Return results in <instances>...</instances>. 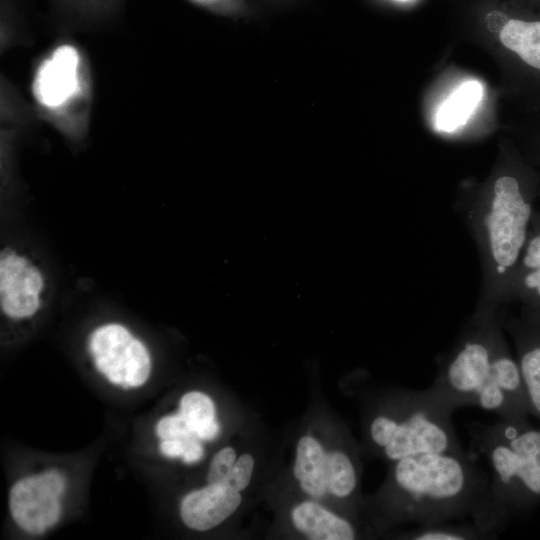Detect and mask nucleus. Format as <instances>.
I'll return each mask as SVG.
<instances>
[{
	"label": "nucleus",
	"mask_w": 540,
	"mask_h": 540,
	"mask_svg": "<svg viewBox=\"0 0 540 540\" xmlns=\"http://www.w3.org/2000/svg\"><path fill=\"white\" fill-rule=\"evenodd\" d=\"M502 309L476 303L454 345L437 360L428 389L452 412L472 405L499 419L528 421L526 391L501 324Z\"/></svg>",
	"instance_id": "nucleus-1"
},
{
	"label": "nucleus",
	"mask_w": 540,
	"mask_h": 540,
	"mask_svg": "<svg viewBox=\"0 0 540 540\" xmlns=\"http://www.w3.org/2000/svg\"><path fill=\"white\" fill-rule=\"evenodd\" d=\"M528 174L502 170L482 191L458 205L479 258V304L497 309L510 304L511 285L540 193Z\"/></svg>",
	"instance_id": "nucleus-2"
},
{
	"label": "nucleus",
	"mask_w": 540,
	"mask_h": 540,
	"mask_svg": "<svg viewBox=\"0 0 540 540\" xmlns=\"http://www.w3.org/2000/svg\"><path fill=\"white\" fill-rule=\"evenodd\" d=\"M393 463L385 513L394 524L472 518L490 479L475 456L464 450L412 455Z\"/></svg>",
	"instance_id": "nucleus-3"
},
{
	"label": "nucleus",
	"mask_w": 540,
	"mask_h": 540,
	"mask_svg": "<svg viewBox=\"0 0 540 540\" xmlns=\"http://www.w3.org/2000/svg\"><path fill=\"white\" fill-rule=\"evenodd\" d=\"M452 413L428 388L399 390L372 415L368 437L372 446L392 462L429 452H460L463 448Z\"/></svg>",
	"instance_id": "nucleus-4"
},
{
	"label": "nucleus",
	"mask_w": 540,
	"mask_h": 540,
	"mask_svg": "<svg viewBox=\"0 0 540 540\" xmlns=\"http://www.w3.org/2000/svg\"><path fill=\"white\" fill-rule=\"evenodd\" d=\"M469 433L473 446L491 469L486 493L471 521L485 539H492L512 519L540 504V466L515 451L487 424L473 423Z\"/></svg>",
	"instance_id": "nucleus-5"
},
{
	"label": "nucleus",
	"mask_w": 540,
	"mask_h": 540,
	"mask_svg": "<svg viewBox=\"0 0 540 540\" xmlns=\"http://www.w3.org/2000/svg\"><path fill=\"white\" fill-rule=\"evenodd\" d=\"M89 350L97 370L115 385L139 387L150 375L146 346L123 325L109 323L96 328L90 335Z\"/></svg>",
	"instance_id": "nucleus-6"
},
{
	"label": "nucleus",
	"mask_w": 540,
	"mask_h": 540,
	"mask_svg": "<svg viewBox=\"0 0 540 540\" xmlns=\"http://www.w3.org/2000/svg\"><path fill=\"white\" fill-rule=\"evenodd\" d=\"M46 277L28 254L12 247L0 253V308L11 319H26L41 308L46 296Z\"/></svg>",
	"instance_id": "nucleus-7"
},
{
	"label": "nucleus",
	"mask_w": 540,
	"mask_h": 540,
	"mask_svg": "<svg viewBox=\"0 0 540 540\" xmlns=\"http://www.w3.org/2000/svg\"><path fill=\"white\" fill-rule=\"evenodd\" d=\"M501 324L514 345L530 415L540 420V313L501 310Z\"/></svg>",
	"instance_id": "nucleus-8"
},
{
	"label": "nucleus",
	"mask_w": 540,
	"mask_h": 540,
	"mask_svg": "<svg viewBox=\"0 0 540 540\" xmlns=\"http://www.w3.org/2000/svg\"><path fill=\"white\" fill-rule=\"evenodd\" d=\"M240 503V492L231 486L224 483L208 484L182 499L180 516L188 528L205 531L226 520Z\"/></svg>",
	"instance_id": "nucleus-9"
},
{
	"label": "nucleus",
	"mask_w": 540,
	"mask_h": 540,
	"mask_svg": "<svg viewBox=\"0 0 540 540\" xmlns=\"http://www.w3.org/2000/svg\"><path fill=\"white\" fill-rule=\"evenodd\" d=\"M77 50L70 45L58 47L40 66L34 93L37 100L47 107H58L73 96L78 88Z\"/></svg>",
	"instance_id": "nucleus-10"
},
{
	"label": "nucleus",
	"mask_w": 540,
	"mask_h": 540,
	"mask_svg": "<svg viewBox=\"0 0 540 540\" xmlns=\"http://www.w3.org/2000/svg\"><path fill=\"white\" fill-rule=\"evenodd\" d=\"M540 313V210L535 211L529 236L510 290V304Z\"/></svg>",
	"instance_id": "nucleus-11"
},
{
	"label": "nucleus",
	"mask_w": 540,
	"mask_h": 540,
	"mask_svg": "<svg viewBox=\"0 0 540 540\" xmlns=\"http://www.w3.org/2000/svg\"><path fill=\"white\" fill-rule=\"evenodd\" d=\"M294 526L312 540H352L353 525L324 507L310 501L295 506L291 512Z\"/></svg>",
	"instance_id": "nucleus-12"
},
{
	"label": "nucleus",
	"mask_w": 540,
	"mask_h": 540,
	"mask_svg": "<svg viewBox=\"0 0 540 540\" xmlns=\"http://www.w3.org/2000/svg\"><path fill=\"white\" fill-rule=\"evenodd\" d=\"M294 475L302 490L313 497H321L328 491L326 454L319 442L310 436H303L298 441Z\"/></svg>",
	"instance_id": "nucleus-13"
},
{
	"label": "nucleus",
	"mask_w": 540,
	"mask_h": 540,
	"mask_svg": "<svg viewBox=\"0 0 540 540\" xmlns=\"http://www.w3.org/2000/svg\"><path fill=\"white\" fill-rule=\"evenodd\" d=\"M482 95L480 82L469 80L462 83L440 105L435 116L436 130L451 133L465 125L479 105Z\"/></svg>",
	"instance_id": "nucleus-14"
},
{
	"label": "nucleus",
	"mask_w": 540,
	"mask_h": 540,
	"mask_svg": "<svg viewBox=\"0 0 540 540\" xmlns=\"http://www.w3.org/2000/svg\"><path fill=\"white\" fill-rule=\"evenodd\" d=\"M499 38L523 62L540 70V20L511 18L501 28Z\"/></svg>",
	"instance_id": "nucleus-15"
},
{
	"label": "nucleus",
	"mask_w": 540,
	"mask_h": 540,
	"mask_svg": "<svg viewBox=\"0 0 540 540\" xmlns=\"http://www.w3.org/2000/svg\"><path fill=\"white\" fill-rule=\"evenodd\" d=\"M487 425L495 435L515 451L540 466V428L533 427L529 421L503 419Z\"/></svg>",
	"instance_id": "nucleus-16"
},
{
	"label": "nucleus",
	"mask_w": 540,
	"mask_h": 540,
	"mask_svg": "<svg viewBox=\"0 0 540 540\" xmlns=\"http://www.w3.org/2000/svg\"><path fill=\"white\" fill-rule=\"evenodd\" d=\"M327 490L338 498L351 496L358 483L357 469L351 457L340 450L326 454Z\"/></svg>",
	"instance_id": "nucleus-17"
},
{
	"label": "nucleus",
	"mask_w": 540,
	"mask_h": 540,
	"mask_svg": "<svg viewBox=\"0 0 540 540\" xmlns=\"http://www.w3.org/2000/svg\"><path fill=\"white\" fill-rule=\"evenodd\" d=\"M409 540H478L485 539L481 531L471 523L453 524L444 522L432 525H417L401 535Z\"/></svg>",
	"instance_id": "nucleus-18"
},
{
	"label": "nucleus",
	"mask_w": 540,
	"mask_h": 540,
	"mask_svg": "<svg viewBox=\"0 0 540 540\" xmlns=\"http://www.w3.org/2000/svg\"><path fill=\"white\" fill-rule=\"evenodd\" d=\"M179 413L195 432L215 420V406L209 396L199 391L184 394L180 400Z\"/></svg>",
	"instance_id": "nucleus-19"
},
{
	"label": "nucleus",
	"mask_w": 540,
	"mask_h": 540,
	"mask_svg": "<svg viewBox=\"0 0 540 540\" xmlns=\"http://www.w3.org/2000/svg\"><path fill=\"white\" fill-rule=\"evenodd\" d=\"M156 434L161 440H185L195 436L187 420L180 413L161 418L156 424Z\"/></svg>",
	"instance_id": "nucleus-20"
},
{
	"label": "nucleus",
	"mask_w": 540,
	"mask_h": 540,
	"mask_svg": "<svg viewBox=\"0 0 540 540\" xmlns=\"http://www.w3.org/2000/svg\"><path fill=\"white\" fill-rule=\"evenodd\" d=\"M253 469V457L250 454H243L236 459L222 483L240 492L249 485Z\"/></svg>",
	"instance_id": "nucleus-21"
},
{
	"label": "nucleus",
	"mask_w": 540,
	"mask_h": 540,
	"mask_svg": "<svg viewBox=\"0 0 540 540\" xmlns=\"http://www.w3.org/2000/svg\"><path fill=\"white\" fill-rule=\"evenodd\" d=\"M236 461V452L231 447L218 451L211 460L207 481L208 484L222 483Z\"/></svg>",
	"instance_id": "nucleus-22"
},
{
	"label": "nucleus",
	"mask_w": 540,
	"mask_h": 540,
	"mask_svg": "<svg viewBox=\"0 0 540 540\" xmlns=\"http://www.w3.org/2000/svg\"><path fill=\"white\" fill-rule=\"evenodd\" d=\"M183 442L185 450L182 459L185 463H194L203 457L204 450L202 444L200 443V439H198L196 436H192L183 440Z\"/></svg>",
	"instance_id": "nucleus-23"
},
{
	"label": "nucleus",
	"mask_w": 540,
	"mask_h": 540,
	"mask_svg": "<svg viewBox=\"0 0 540 540\" xmlns=\"http://www.w3.org/2000/svg\"><path fill=\"white\" fill-rule=\"evenodd\" d=\"M185 446L183 440L179 439H166L160 442L161 453L168 458L182 457L184 454Z\"/></svg>",
	"instance_id": "nucleus-24"
},
{
	"label": "nucleus",
	"mask_w": 540,
	"mask_h": 540,
	"mask_svg": "<svg viewBox=\"0 0 540 540\" xmlns=\"http://www.w3.org/2000/svg\"><path fill=\"white\" fill-rule=\"evenodd\" d=\"M220 432L219 423L214 420L213 422L206 424L205 426L199 428L195 432V436L200 440H212L215 439Z\"/></svg>",
	"instance_id": "nucleus-25"
},
{
	"label": "nucleus",
	"mask_w": 540,
	"mask_h": 540,
	"mask_svg": "<svg viewBox=\"0 0 540 540\" xmlns=\"http://www.w3.org/2000/svg\"><path fill=\"white\" fill-rule=\"evenodd\" d=\"M60 514H61V504H60L59 498L50 500L48 502V508H47L49 527L54 526L58 522Z\"/></svg>",
	"instance_id": "nucleus-26"
},
{
	"label": "nucleus",
	"mask_w": 540,
	"mask_h": 540,
	"mask_svg": "<svg viewBox=\"0 0 540 540\" xmlns=\"http://www.w3.org/2000/svg\"><path fill=\"white\" fill-rule=\"evenodd\" d=\"M55 492L58 496H61L65 490V477L62 473L58 472L54 479Z\"/></svg>",
	"instance_id": "nucleus-27"
},
{
	"label": "nucleus",
	"mask_w": 540,
	"mask_h": 540,
	"mask_svg": "<svg viewBox=\"0 0 540 540\" xmlns=\"http://www.w3.org/2000/svg\"><path fill=\"white\" fill-rule=\"evenodd\" d=\"M402 1H406V0H402Z\"/></svg>",
	"instance_id": "nucleus-28"
}]
</instances>
